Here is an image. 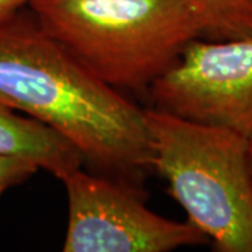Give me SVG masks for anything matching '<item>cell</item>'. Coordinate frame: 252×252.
I'll list each match as a JSON object with an SVG mask.
<instances>
[{
    "mask_svg": "<svg viewBox=\"0 0 252 252\" xmlns=\"http://www.w3.org/2000/svg\"><path fill=\"white\" fill-rule=\"evenodd\" d=\"M0 104L55 129L111 178L129 184L152 168L144 109L87 70L24 7L0 20Z\"/></svg>",
    "mask_w": 252,
    "mask_h": 252,
    "instance_id": "cell-1",
    "label": "cell"
},
{
    "mask_svg": "<svg viewBox=\"0 0 252 252\" xmlns=\"http://www.w3.org/2000/svg\"><path fill=\"white\" fill-rule=\"evenodd\" d=\"M38 24L99 80L149 91L200 38L184 0H30Z\"/></svg>",
    "mask_w": 252,
    "mask_h": 252,
    "instance_id": "cell-2",
    "label": "cell"
},
{
    "mask_svg": "<svg viewBox=\"0 0 252 252\" xmlns=\"http://www.w3.org/2000/svg\"><path fill=\"white\" fill-rule=\"evenodd\" d=\"M152 168L188 221L217 252H252V172L248 139L153 107L144 109Z\"/></svg>",
    "mask_w": 252,
    "mask_h": 252,
    "instance_id": "cell-3",
    "label": "cell"
},
{
    "mask_svg": "<svg viewBox=\"0 0 252 252\" xmlns=\"http://www.w3.org/2000/svg\"><path fill=\"white\" fill-rule=\"evenodd\" d=\"M62 182L67 195L63 252H168L210 244L188 220L149 210L126 182L81 168Z\"/></svg>",
    "mask_w": 252,
    "mask_h": 252,
    "instance_id": "cell-4",
    "label": "cell"
},
{
    "mask_svg": "<svg viewBox=\"0 0 252 252\" xmlns=\"http://www.w3.org/2000/svg\"><path fill=\"white\" fill-rule=\"evenodd\" d=\"M156 108L252 137V36L193 39L149 90Z\"/></svg>",
    "mask_w": 252,
    "mask_h": 252,
    "instance_id": "cell-5",
    "label": "cell"
},
{
    "mask_svg": "<svg viewBox=\"0 0 252 252\" xmlns=\"http://www.w3.org/2000/svg\"><path fill=\"white\" fill-rule=\"evenodd\" d=\"M0 154L32 160L62 181L83 167L84 158L66 137L31 117L0 104Z\"/></svg>",
    "mask_w": 252,
    "mask_h": 252,
    "instance_id": "cell-6",
    "label": "cell"
},
{
    "mask_svg": "<svg viewBox=\"0 0 252 252\" xmlns=\"http://www.w3.org/2000/svg\"><path fill=\"white\" fill-rule=\"evenodd\" d=\"M198 17L202 39L230 41L252 36V0H184Z\"/></svg>",
    "mask_w": 252,
    "mask_h": 252,
    "instance_id": "cell-7",
    "label": "cell"
},
{
    "mask_svg": "<svg viewBox=\"0 0 252 252\" xmlns=\"http://www.w3.org/2000/svg\"><path fill=\"white\" fill-rule=\"evenodd\" d=\"M39 167L32 160L0 154V196L10 188L34 177Z\"/></svg>",
    "mask_w": 252,
    "mask_h": 252,
    "instance_id": "cell-8",
    "label": "cell"
},
{
    "mask_svg": "<svg viewBox=\"0 0 252 252\" xmlns=\"http://www.w3.org/2000/svg\"><path fill=\"white\" fill-rule=\"evenodd\" d=\"M30 0H0V20L26 7Z\"/></svg>",
    "mask_w": 252,
    "mask_h": 252,
    "instance_id": "cell-9",
    "label": "cell"
},
{
    "mask_svg": "<svg viewBox=\"0 0 252 252\" xmlns=\"http://www.w3.org/2000/svg\"><path fill=\"white\" fill-rule=\"evenodd\" d=\"M248 156H250V165H251L252 172V137L248 139Z\"/></svg>",
    "mask_w": 252,
    "mask_h": 252,
    "instance_id": "cell-10",
    "label": "cell"
}]
</instances>
